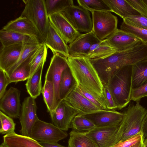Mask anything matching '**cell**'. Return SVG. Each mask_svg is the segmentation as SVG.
Here are the masks:
<instances>
[{"instance_id": "1f68e13d", "label": "cell", "mask_w": 147, "mask_h": 147, "mask_svg": "<svg viewBox=\"0 0 147 147\" xmlns=\"http://www.w3.org/2000/svg\"><path fill=\"white\" fill-rule=\"evenodd\" d=\"M48 48L45 43L42 42L35 51L30 63V76L32 75L37 68L46 60Z\"/></svg>"}, {"instance_id": "7bdbcfd3", "label": "cell", "mask_w": 147, "mask_h": 147, "mask_svg": "<svg viewBox=\"0 0 147 147\" xmlns=\"http://www.w3.org/2000/svg\"><path fill=\"white\" fill-rule=\"evenodd\" d=\"M103 94L107 108L108 110H115L117 109L112 95L108 87L104 86Z\"/></svg>"}, {"instance_id": "4316f807", "label": "cell", "mask_w": 147, "mask_h": 147, "mask_svg": "<svg viewBox=\"0 0 147 147\" xmlns=\"http://www.w3.org/2000/svg\"><path fill=\"white\" fill-rule=\"evenodd\" d=\"M105 40L93 45L86 57L90 59H101L108 56L117 52Z\"/></svg>"}, {"instance_id": "ab89813d", "label": "cell", "mask_w": 147, "mask_h": 147, "mask_svg": "<svg viewBox=\"0 0 147 147\" xmlns=\"http://www.w3.org/2000/svg\"><path fill=\"white\" fill-rule=\"evenodd\" d=\"M143 141V135L141 132L124 141H119L112 147H132Z\"/></svg>"}, {"instance_id": "e0dca14e", "label": "cell", "mask_w": 147, "mask_h": 147, "mask_svg": "<svg viewBox=\"0 0 147 147\" xmlns=\"http://www.w3.org/2000/svg\"><path fill=\"white\" fill-rule=\"evenodd\" d=\"M105 40L117 51L124 50L143 42L133 34L118 29Z\"/></svg>"}, {"instance_id": "b9f144b4", "label": "cell", "mask_w": 147, "mask_h": 147, "mask_svg": "<svg viewBox=\"0 0 147 147\" xmlns=\"http://www.w3.org/2000/svg\"><path fill=\"white\" fill-rule=\"evenodd\" d=\"M140 14L147 18V7L142 0H126Z\"/></svg>"}, {"instance_id": "7a4b0ae2", "label": "cell", "mask_w": 147, "mask_h": 147, "mask_svg": "<svg viewBox=\"0 0 147 147\" xmlns=\"http://www.w3.org/2000/svg\"><path fill=\"white\" fill-rule=\"evenodd\" d=\"M132 72V65L122 67L113 75L106 86L119 109L125 107L131 100Z\"/></svg>"}, {"instance_id": "277c9868", "label": "cell", "mask_w": 147, "mask_h": 147, "mask_svg": "<svg viewBox=\"0 0 147 147\" xmlns=\"http://www.w3.org/2000/svg\"><path fill=\"white\" fill-rule=\"evenodd\" d=\"M147 111L138 101L135 105L129 104L124 113L122 122L123 134L120 141H124L141 132L143 121Z\"/></svg>"}, {"instance_id": "f546056e", "label": "cell", "mask_w": 147, "mask_h": 147, "mask_svg": "<svg viewBox=\"0 0 147 147\" xmlns=\"http://www.w3.org/2000/svg\"><path fill=\"white\" fill-rule=\"evenodd\" d=\"M42 93L44 102L50 113L54 111L57 106L54 86L52 82L45 80L44 85L42 89Z\"/></svg>"}, {"instance_id": "f907efd6", "label": "cell", "mask_w": 147, "mask_h": 147, "mask_svg": "<svg viewBox=\"0 0 147 147\" xmlns=\"http://www.w3.org/2000/svg\"><path fill=\"white\" fill-rule=\"evenodd\" d=\"M0 147H6L2 143L0 145Z\"/></svg>"}, {"instance_id": "484cf974", "label": "cell", "mask_w": 147, "mask_h": 147, "mask_svg": "<svg viewBox=\"0 0 147 147\" xmlns=\"http://www.w3.org/2000/svg\"><path fill=\"white\" fill-rule=\"evenodd\" d=\"M147 82V59L132 65V89L139 87Z\"/></svg>"}, {"instance_id": "681fc988", "label": "cell", "mask_w": 147, "mask_h": 147, "mask_svg": "<svg viewBox=\"0 0 147 147\" xmlns=\"http://www.w3.org/2000/svg\"><path fill=\"white\" fill-rule=\"evenodd\" d=\"M144 3L147 7V0H142Z\"/></svg>"}, {"instance_id": "bcb514c9", "label": "cell", "mask_w": 147, "mask_h": 147, "mask_svg": "<svg viewBox=\"0 0 147 147\" xmlns=\"http://www.w3.org/2000/svg\"><path fill=\"white\" fill-rule=\"evenodd\" d=\"M43 147H66L59 144L57 143H47L39 142Z\"/></svg>"}, {"instance_id": "3957f363", "label": "cell", "mask_w": 147, "mask_h": 147, "mask_svg": "<svg viewBox=\"0 0 147 147\" xmlns=\"http://www.w3.org/2000/svg\"><path fill=\"white\" fill-rule=\"evenodd\" d=\"M25 6L20 16L26 17L34 26L45 42L49 19L44 0H24Z\"/></svg>"}, {"instance_id": "603a6c76", "label": "cell", "mask_w": 147, "mask_h": 147, "mask_svg": "<svg viewBox=\"0 0 147 147\" xmlns=\"http://www.w3.org/2000/svg\"><path fill=\"white\" fill-rule=\"evenodd\" d=\"M113 12L122 19L129 16H140L126 0H104Z\"/></svg>"}, {"instance_id": "e575fe53", "label": "cell", "mask_w": 147, "mask_h": 147, "mask_svg": "<svg viewBox=\"0 0 147 147\" xmlns=\"http://www.w3.org/2000/svg\"><path fill=\"white\" fill-rule=\"evenodd\" d=\"M96 127L94 123L88 119L83 116L78 115L74 117L71 124V128L76 131H88Z\"/></svg>"}, {"instance_id": "44dd1931", "label": "cell", "mask_w": 147, "mask_h": 147, "mask_svg": "<svg viewBox=\"0 0 147 147\" xmlns=\"http://www.w3.org/2000/svg\"><path fill=\"white\" fill-rule=\"evenodd\" d=\"M0 40L2 46L16 44H36L42 43L38 38L14 32L0 30Z\"/></svg>"}, {"instance_id": "ee69618b", "label": "cell", "mask_w": 147, "mask_h": 147, "mask_svg": "<svg viewBox=\"0 0 147 147\" xmlns=\"http://www.w3.org/2000/svg\"><path fill=\"white\" fill-rule=\"evenodd\" d=\"M10 83L5 71L0 69V99L5 94L6 87Z\"/></svg>"}, {"instance_id": "ac0fdd59", "label": "cell", "mask_w": 147, "mask_h": 147, "mask_svg": "<svg viewBox=\"0 0 147 147\" xmlns=\"http://www.w3.org/2000/svg\"><path fill=\"white\" fill-rule=\"evenodd\" d=\"M5 30L34 36L42 42L43 40L38 31L33 24L26 17L20 16L9 22L2 28Z\"/></svg>"}, {"instance_id": "7c38bea8", "label": "cell", "mask_w": 147, "mask_h": 147, "mask_svg": "<svg viewBox=\"0 0 147 147\" xmlns=\"http://www.w3.org/2000/svg\"><path fill=\"white\" fill-rule=\"evenodd\" d=\"M20 95L19 90L11 87L0 99L1 111L11 118L20 117L22 108Z\"/></svg>"}, {"instance_id": "6da1fadb", "label": "cell", "mask_w": 147, "mask_h": 147, "mask_svg": "<svg viewBox=\"0 0 147 147\" xmlns=\"http://www.w3.org/2000/svg\"><path fill=\"white\" fill-rule=\"evenodd\" d=\"M67 59L76 86L106 104L104 86L90 59L85 57L71 56Z\"/></svg>"}, {"instance_id": "30bf717a", "label": "cell", "mask_w": 147, "mask_h": 147, "mask_svg": "<svg viewBox=\"0 0 147 147\" xmlns=\"http://www.w3.org/2000/svg\"><path fill=\"white\" fill-rule=\"evenodd\" d=\"M35 99L29 96L22 103L20 120L21 135L30 137L32 129L39 119L37 114V107Z\"/></svg>"}, {"instance_id": "c3c4849f", "label": "cell", "mask_w": 147, "mask_h": 147, "mask_svg": "<svg viewBox=\"0 0 147 147\" xmlns=\"http://www.w3.org/2000/svg\"><path fill=\"white\" fill-rule=\"evenodd\" d=\"M143 142L144 145V147H147V139L144 140Z\"/></svg>"}, {"instance_id": "2e32d148", "label": "cell", "mask_w": 147, "mask_h": 147, "mask_svg": "<svg viewBox=\"0 0 147 147\" xmlns=\"http://www.w3.org/2000/svg\"><path fill=\"white\" fill-rule=\"evenodd\" d=\"M82 116L90 120L96 127H98L120 123L123 118L124 113L115 110H108Z\"/></svg>"}, {"instance_id": "9a60e30c", "label": "cell", "mask_w": 147, "mask_h": 147, "mask_svg": "<svg viewBox=\"0 0 147 147\" xmlns=\"http://www.w3.org/2000/svg\"><path fill=\"white\" fill-rule=\"evenodd\" d=\"M48 17L50 22L67 44L71 43L81 34L61 13H56Z\"/></svg>"}, {"instance_id": "5b68a950", "label": "cell", "mask_w": 147, "mask_h": 147, "mask_svg": "<svg viewBox=\"0 0 147 147\" xmlns=\"http://www.w3.org/2000/svg\"><path fill=\"white\" fill-rule=\"evenodd\" d=\"M92 31L100 41L104 40L117 28L118 19L110 11H92Z\"/></svg>"}, {"instance_id": "ffe728a7", "label": "cell", "mask_w": 147, "mask_h": 147, "mask_svg": "<svg viewBox=\"0 0 147 147\" xmlns=\"http://www.w3.org/2000/svg\"><path fill=\"white\" fill-rule=\"evenodd\" d=\"M24 44L2 46L0 52V69L8 71L17 61Z\"/></svg>"}, {"instance_id": "7402d4cb", "label": "cell", "mask_w": 147, "mask_h": 147, "mask_svg": "<svg viewBox=\"0 0 147 147\" xmlns=\"http://www.w3.org/2000/svg\"><path fill=\"white\" fill-rule=\"evenodd\" d=\"M2 143L6 147H43L39 142L30 137L15 132L4 135Z\"/></svg>"}, {"instance_id": "8992f818", "label": "cell", "mask_w": 147, "mask_h": 147, "mask_svg": "<svg viewBox=\"0 0 147 147\" xmlns=\"http://www.w3.org/2000/svg\"><path fill=\"white\" fill-rule=\"evenodd\" d=\"M122 122L116 125L96 127L92 130L86 131V133L99 147H112L121 139L123 131Z\"/></svg>"}, {"instance_id": "d4e9b609", "label": "cell", "mask_w": 147, "mask_h": 147, "mask_svg": "<svg viewBox=\"0 0 147 147\" xmlns=\"http://www.w3.org/2000/svg\"><path fill=\"white\" fill-rule=\"evenodd\" d=\"M68 147H99L97 144L86 132H80L75 130L69 133Z\"/></svg>"}, {"instance_id": "f35d334b", "label": "cell", "mask_w": 147, "mask_h": 147, "mask_svg": "<svg viewBox=\"0 0 147 147\" xmlns=\"http://www.w3.org/2000/svg\"><path fill=\"white\" fill-rule=\"evenodd\" d=\"M75 89L82 94L93 104L101 110H108L106 104L99 100L91 94L76 85Z\"/></svg>"}, {"instance_id": "d6a6232c", "label": "cell", "mask_w": 147, "mask_h": 147, "mask_svg": "<svg viewBox=\"0 0 147 147\" xmlns=\"http://www.w3.org/2000/svg\"><path fill=\"white\" fill-rule=\"evenodd\" d=\"M77 1L79 5L91 12L94 11L111 12L104 0H77Z\"/></svg>"}, {"instance_id": "8d00e7d4", "label": "cell", "mask_w": 147, "mask_h": 147, "mask_svg": "<svg viewBox=\"0 0 147 147\" xmlns=\"http://www.w3.org/2000/svg\"><path fill=\"white\" fill-rule=\"evenodd\" d=\"M120 29L131 34L147 44V30L139 28L129 25L123 22L120 26Z\"/></svg>"}, {"instance_id": "7dc6e473", "label": "cell", "mask_w": 147, "mask_h": 147, "mask_svg": "<svg viewBox=\"0 0 147 147\" xmlns=\"http://www.w3.org/2000/svg\"><path fill=\"white\" fill-rule=\"evenodd\" d=\"M132 147H144L143 141L140 142Z\"/></svg>"}, {"instance_id": "cb8c5ba5", "label": "cell", "mask_w": 147, "mask_h": 147, "mask_svg": "<svg viewBox=\"0 0 147 147\" xmlns=\"http://www.w3.org/2000/svg\"><path fill=\"white\" fill-rule=\"evenodd\" d=\"M45 63L41 64L30 76L26 84L27 90L30 96L35 99L42 92V76Z\"/></svg>"}, {"instance_id": "d590c367", "label": "cell", "mask_w": 147, "mask_h": 147, "mask_svg": "<svg viewBox=\"0 0 147 147\" xmlns=\"http://www.w3.org/2000/svg\"><path fill=\"white\" fill-rule=\"evenodd\" d=\"M0 121L1 134L5 135L15 132L16 124L11 117L7 116L1 111Z\"/></svg>"}, {"instance_id": "9c48e42d", "label": "cell", "mask_w": 147, "mask_h": 147, "mask_svg": "<svg viewBox=\"0 0 147 147\" xmlns=\"http://www.w3.org/2000/svg\"><path fill=\"white\" fill-rule=\"evenodd\" d=\"M68 66L67 58L59 53L53 54L45 77V80L53 83L56 102L58 104L60 99L59 88L63 71Z\"/></svg>"}, {"instance_id": "ba28073f", "label": "cell", "mask_w": 147, "mask_h": 147, "mask_svg": "<svg viewBox=\"0 0 147 147\" xmlns=\"http://www.w3.org/2000/svg\"><path fill=\"white\" fill-rule=\"evenodd\" d=\"M67 136L66 132L53 123L39 119L32 129L30 137L39 142L57 143L66 138Z\"/></svg>"}, {"instance_id": "52a82bcc", "label": "cell", "mask_w": 147, "mask_h": 147, "mask_svg": "<svg viewBox=\"0 0 147 147\" xmlns=\"http://www.w3.org/2000/svg\"><path fill=\"white\" fill-rule=\"evenodd\" d=\"M61 13L80 32L85 33L92 31V19L90 13L81 6L73 5L68 7Z\"/></svg>"}, {"instance_id": "83f0119b", "label": "cell", "mask_w": 147, "mask_h": 147, "mask_svg": "<svg viewBox=\"0 0 147 147\" xmlns=\"http://www.w3.org/2000/svg\"><path fill=\"white\" fill-rule=\"evenodd\" d=\"M34 53L15 69L11 74L7 76L11 83L24 81L28 79L30 72V63Z\"/></svg>"}, {"instance_id": "4fadbf2b", "label": "cell", "mask_w": 147, "mask_h": 147, "mask_svg": "<svg viewBox=\"0 0 147 147\" xmlns=\"http://www.w3.org/2000/svg\"><path fill=\"white\" fill-rule=\"evenodd\" d=\"M75 85L63 100L69 106L77 111L78 115H83L103 110L95 106L76 90L74 88Z\"/></svg>"}, {"instance_id": "74e56055", "label": "cell", "mask_w": 147, "mask_h": 147, "mask_svg": "<svg viewBox=\"0 0 147 147\" xmlns=\"http://www.w3.org/2000/svg\"><path fill=\"white\" fill-rule=\"evenodd\" d=\"M123 22L131 26L147 30V18L142 15L129 16L123 18Z\"/></svg>"}, {"instance_id": "836d02e7", "label": "cell", "mask_w": 147, "mask_h": 147, "mask_svg": "<svg viewBox=\"0 0 147 147\" xmlns=\"http://www.w3.org/2000/svg\"><path fill=\"white\" fill-rule=\"evenodd\" d=\"M40 44L24 45L17 62L8 71L5 72L7 75H9L20 65L31 56L39 47Z\"/></svg>"}, {"instance_id": "4dcf8cb0", "label": "cell", "mask_w": 147, "mask_h": 147, "mask_svg": "<svg viewBox=\"0 0 147 147\" xmlns=\"http://www.w3.org/2000/svg\"><path fill=\"white\" fill-rule=\"evenodd\" d=\"M48 16L61 13L68 7L73 5L72 0H44Z\"/></svg>"}, {"instance_id": "5bb4252c", "label": "cell", "mask_w": 147, "mask_h": 147, "mask_svg": "<svg viewBox=\"0 0 147 147\" xmlns=\"http://www.w3.org/2000/svg\"><path fill=\"white\" fill-rule=\"evenodd\" d=\"M100 41L92 31L81 34L68 46L69 56L86 57L91 46Z\"/></svg>"}, {"instance_id": "d6986e66", "label": "cell", "mask_w": 147, "mask_h": 147, "mask_svg": "<svg viewBox=\"0 0 147 147\" xmlns=\"http://www.w3.org/2000/svg\"><path fill=\"white\" fill-rule=\"evenodd\" d=\"M44 43L53 54L58 53L67 58L69 56L68 46L49 20Z\"/></svg>"}, {"instance_id": "60d3db41", "label": "cell", "mask_w": 147, "mask_h": 147, "mask_svg": "<svg viewBox=\"0 0 147 147\" xmlns=\"http://www.w3.org/2000/svg\"><path fill=\"white\" fill-rule=\"evenodd\" d=\"M147 96V82L136 89H132L131 100L138 101L141 98Z\"/></svg>"}, {"instance_id": "f1b7e54d", "label": "cell", "mask_w": 147, "mask_h": 147, "mask_svg": "<svg viewBox=\"0 0 147 147\" xmlns=\"http://www.w3.org/2000/svg\"><path fill=\"white\" fill-rule=\"evenodd\" d=\"M76 83L68 66L63 71L59 85V93L61 100H63Z\"/></svg>"}, {"instance_id": "8fae6325", "label": "cell", "mask_w": 147, "mask_h": 147, "mask_svg": "<svg viewBox=\"0 0 147 147\" xmlns=\"http://www.w3.org/2000/svg\"><path fill=\"white\" fill-rule=\"evenodd\" d=\"M50 114L53 124L63 131H67L71 128L72 122L78 113L63 100Z\"/></svg>"}, {"instance_id": "f6af8a7d", "label": "cell", "mask_w": 147, "mask_h": 147, "mask_svg": "<svg viewBox=\"0 0 147 147\" xmlns=\"http://www.w3.org/2000/svg\"><path fill=\"white\" fill-rule=\"evenodd\" d=\"M141 132L142 134L143 141L147 139V111L143 121Z\"/></svg>"}]
</instances>
